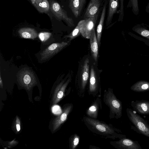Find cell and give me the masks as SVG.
<instances>
[{
	"instance_id": "cell-1",
	"label": "cell",
	"mask_w": 149,
	"mask_h": 149,
	"mask_svg": "<svg viewBox=\"0 0 149 149\" xmlns=\"http://www.w3.org/2000/svg\"><path fill=\"white\" fill-rule=\"evenodd\" d=\"M82 121L90 131L102 138L115 140L126 137L120 130L111 124L87 116H83Z\"/></svg>"
},
{
	"instance_id": "cell-2",
	"label": "cell",
	"mask_w": 149,
	"mask_h": 149,
	"mask_svg": "<svg viewBox=\"0 0 149 149\" xmlns=\"http://www.w3.org/2000/svg\"><path fill=\"white\" fill-rule=\"evenodd\" d=\"M103 101L109 108V117L110 119H118L122 116V103L116 97L113 89L109 88L104 90Z\"/></svg>"
},
{
	"instance_id": "cell-3",
	"label": "cell",
	"mask_w": 149,
	"mask_h": 149,
	"mask_svg": "<svg viewBox=\"0 0 149 149\" xmlns=\"http://www.w3.org/2000/svg\"><path fill=\"white\" fill-rule=\"evenodd\" d=\"M126 111L129 120L140 133L149 137V125L147 122L134 110L128 108Z\"/></svg>"
},
{
	"instance_id": "cell-4",
	"label": "cell",
	"mask_w": 149,
	"mask_h": 149,
	"mask_svg": "<svg viewBox=\"0 0 149 149\" xmlns=\"http://www.w3.org/2000/svg\"><path fill=\"white\" fill-rule=\"evenodd\" d=\"M17 75L19 84L27 90H30L37 83L34 73L28 68H22L19 72Z\"/></svg>"
},
{
	"instance_id": "cell-5",
	"label": "cell",
	"mask_w": 149,
	"mask_h": 149,
	"mask_svg": "<svg viewBox=\"0 0 149 149\" xmlns=\"http://www.w3.org/2000/svg\"><path fill=\"white\" fill-rule=\"evenodd\" d=\"M50 6V11L57 19L63 20L69 26L73 27L74 26L72 18L68 16L66 12L62 8L58 3L51 0Z\"/></svg>"
},
{
	"instance_id": "cell-6",
	"label": "cell",
	"mask_w": 149,
	"mask_h": 149,
	"mask_svg": "<svg viewBox=\"0 0 149 149\" xmlns=\"http://www.w3.org/2000/svg\"><path fill=\"white\" fill-rule=\"evenodd\" d=\"M88 93L89 95L94 97H101L102 95L100 85L96 76L95 70L92 66L90 70Z\"/></svg>"
},
{
	"instance_id": "cell-7",
	"label": "cell",
	"mask_w": 149,
	"mask_h": 149,
	"mask_svg": "<svg viewBox=\"0 0 149 149\" xmlns=\"http://www.w3.org/2000/svg\"><path fill=\"white\" fill-rule=\"evenodd\" d=\"M97 15L94 17H90L80 21L81 34L84 37L89 39L91 33L95 29Z\"/></svg>"
},
{
	"instance_id": "cell-8",
	"label": "cell",
	"mask_w": 149,
	"mask_h": 149,
	"mask_svg": "<svg viewBox=\"0 0 149 149\" xmlns=\"http://www.w3.org/2000/svg\"><path fill=\"white\" fill-rule=\"evenodd\" d=\"M68 45L65 42L53 43L43 50L40 54L41 59L47 60L56 55Z\"/></svg>"
},
{
	"instance_id": "cell-9",
	"label": "cell",
	"mask_w": 149,
	"mask_h": 149,
	"mask_svg": "<svg viewBox=\"0 0 149 149\" xmlns=\"http://www.w3.org/2000/svg\"><path fill=\"white\" fill-rule=\"evenodd\" d=\"M111 145L117 149H142L138 142L126 137L109 142Z\"/></svg>"
},
{
	"instance_id": "cell-10",
	"label": "cell",
	"mask_w": 149,
	"mask_h": 149,
	"mask_svg": "<svg viewBox=\"0 0 149 149\" xmlns=\"http://www.w3.org/2000/svg\"><path fill=\"white\" fill-rule=\"evenodd\" d=\"M89 60L87 58L85 60L82 67L80 84L77 90L78 95L83 97L85 95V89L89 73Z\"/></svg>"
},
{
	"instance_id": "cell-11",
	"label": "cell",
	"mask_w": 149,
	"mask_h": 149,
	"mask_svg": "<svg viewBox=\"0 0 149 149\" xmlns=\"http://www.w3.org/2000/svg\"><path fill=\"white\" fill-rule=\"evenodd\" d=\"M73 108L72 103H68L64 106L61 113L53 121V131H54L63 124L67 119L68 117Z\"/></svg>"
},
{
	"instance_id": "cell-12",
	"label": "cell",
	"mask_w": 149,
	"mask_h": 149,
	"mask_svg": "<svg viewBox=\"0 0 149 149\" xmlns=\"http://www.w3.org/2000/svg\"><path fill=\"white\" fill-rule=\"evenodd\" d=\"M102 109V100L100 97H97L86 109V113L87 116L97 119L100 111Z\"/></svg>"
},
{
	"instance_id": "cell-13",
	"label": "cell",
	"mask_w": 149,
	"mask_h": 149,
	"mask_svg": "<svg viewBox=\"0 0 149 149\" xmlns=\"http://www.w3.org/2000/svg\"><path fill=\"white\" fill-rule=\"evenodd\" d=\"M70 81V79H68L65 81H61L56 88L54 95L53 103L56 104L63 98L64 95L65 90Z\"/></svg>"
},
{
	"instance_id": "cell-14",
	"label": "cell",
	"mask_w": 149,
	"mask_h": 149,
	"mask_svg": "<svg viewBox=\"0 0 149 149\" xmlns=\"http://www.w3.org/2000/svg\"><path fill=\"white\" fill-rule=\"evenodd\" d=\"M131 105L138 113L143 115L149 114V101L146 100L132 101Z\"/></svg>"
},
{
	"instance_id": "cell-15",
	"label": "cell",
	"mask_w": 149,
	"mask_h": 149,
	"mask_svg": "<svg viewBox=\"0 0 149 149\" xmlns=\"http://www.w3.org/2000/svg\"><path fill=\"white\" fill-rule=\"evenodd\" d=\"M101 0H91L84 15V18L93 17L97 15Z\"/></svg>"
},
{
	"instance_id": "cell-16",
	"label": "cell",
	"mask_w": 149,
	"mask_h": 149,
	"mask_svg": "<svg viewBox=\"0 0 149 149\" xmlns=\"http://www.w3.org/2000/svg\"><path fill=\"white\" fill-rule=\"evenodd\" d=\"M89 39L92 56L94 60L96 62L98 55V45L95 29L91 33Z\"/></svg>"
},
{
	"instance_id": "cell-17",
	"label": "cell",
	"mask_w": 149,
	"mask_h": 149,
	"mask_svg": "<svg viewBox=\"0 0 149 149\" xmlns=\"http://www.w3.org/2000/svg\"><path fill=\"white\" fill-rule=\"evenodd\" d=\"M18 33L20 37L22 38L34 39L37 36V32L33 28L24 27L20 29Z\"/></svg>"
},
{
	"instance_id": "cell-18",
	"label": "cell",
	"mask_w": 149,
	"mask_h": 149,
	"mask_svg": "<svg viewBox=\"0 0 149 149\" xmlns=\"http://www.w3.org/2000/svg\"><path fill=\"white\" fill-rule=\"evenodd\" d=\"M118 6V0H109V8L107 20V25L111 22L113 16Z\"/></svg>"
},
{
	"instance_id": "cell-19",
	"label": "cell",
	"mask_w": 149,
	"mask_h": 149,
	"mask_svg": "<svg viewBox=\"0 0 149 149\" xmlns=\"http://www.w3.org/2000/svg\"><path fill=\"white\" fill-rule=\"evenodd\" d=\"M33 5L40 13H47L50 9V4L47 0H35Z\"/></svg>"
},
{
	"instance_id": "cell-20",
	"label": "cell",
	"mask_w": 149,
	"mask_h": 149,
	"mask_svg": "<svg viewBox=\"0 0 149 149\" xmlns=\"http://www.w3.org/2000/svg\"><path fill=\"white\" fill-rule=\"evenodd\" d=\"M132 91L136 92H143L149 91V82L145 81H139L130 87Z\"/></svg>"
},
{
	"instance_id": "cell-21",
	"label": "cell",
	"mask_w": 149,
	"mask_h": 149,
	"mask_svg": "<svg viewBox=\"0 0 149 149\" xmlns=\"http://www.w3.org/2000/svg\"><path fill=\"white\" fill-rule=\"evenodd\" d=\"M106 8V4H105L103 7L100 22L97 29V39L98 45L100 44Z\"/></svg>"
},
{
	"instance_id": "cell-22",
	"label": "cell",
	"mask_w": 149,
	"mask_h": 149,
	"mask_svg": "<svg viewBox=\"0 0 149 149\" xmlns=\"http://www.w3.org/2000/svg\"><path fill=\"white\" fill-rule=\"evenodd\" d=\"M132 30L142 36L149 39V30L142 24H137L133 27Z\"/></svg>"
},
{
	"instance_id": "cell-23",
	"label": "cell",
	"mask_w": 149,
	"mask_h": 149,
	"mask_svg": "<svg viewBox=\"0 0 149 149\" xmlns=\"http://www.w3.org/2000/svg\"><path fill=\"white\" fill-rule=\"evenodd\" d=\"M80 4V0H69L70 8L76 17L79 15Z\"/></svg>"
},
{
	"instance_id": "cell-24",
	"label": "cell",
	"mask_w": 149,
	"mask_h": 149,
	"mask_svg": "<svg viewBox=\"0 0 149 149\" xmlns=\"http://www.w3.org/2000/svg\"><path fill=\"white\" fill-rule=\"evenodd\" d=\"M80 140V137L77 134L74 133L69 138V147L70 149H75L78 146Z\"/></svg>"
},
{
	"instance_id": "cell-25",
	"label": "cell",
	"mask_w": 149,
	"mask_h": 149,
	"mask_svg": "<svg viewBox=\"0 0 149 149\" xmlns=\"http://www.w3.org/2000/svg\"><path fill=\"white\" fill-rule=\"evenodd\" d=\"M127 7L131 8L132 12L134 15H137L139 14L138 0H129Z\"/></svg>"
},
{
	"instance_id": "cell-26",
	"label": "cell",
	"mask_w": 149,
	"mask_h": 149,
	"mask_svg": "<svg viewBox=\"0 0 149 149\" xmlns=\"http://www.w3.org/2000/svg\"><path fill=\"white\" fill-rule=\"evenodd\" d=\"M80 28V22L79 21L78 23L77 26L69 34L66 36L65 37L69 38L70 40L75 38L81 34Z\"/></svg>"
},
{
	"instance_id": "cell-27",
	"label": "cell",
	"mask_w": 149,
	"mask_h": 149,
	"mask_svg": "<svg viewBox=\"0 0 149 149\" xmlns=\"http://www.w3.org/2000/svg\"><path fill=\"white\" fill-rule=\"evenodd\" d=\"M52 33L48 32H41L38 34V37L42 42H44L47 40L51 36Z\"/></svg>"
},
{
	"instance_id": "cell-28",
	"label": "cell",
	"mask_w": 149,
	"mask_h": 149,
	"mask_svg": "<svg viewBox=\"0 0 149 149\" xmlns=\"http://www.w3.org/2000/svg\"><path fill=\"white\" fill-rule=\"evenodd\" d=\"M124 0H120V6L119 11V16L118 21H122L123 20L124 15Z\"/></svg>"
},
{
	"instance_id": "cell-29",
	"label": "cell",
	"mask_w": 149,
	"mask_h": 149,
	"mask_svg": "<svg viewBox=\"0 0 149 149\" xmlns=\"http://www.w3.org/2000/svg\"><path fill=\"white\" fill-rule=\"evenodd\" d=\"M58 106L55 105L52 107V111L53 113L55 114H60L58 113Z\"/></svg>"
},
{
	"instance_id": "cell-30",
	"label": "cell",
	"mask_w": 149,
	"mask_h": 149,
	"mask_svg": "<svg viewBox=\"0 0 149 149\" xmlns=\"http://www.w3.org/2000/svg\"><path fill=\"white\" fill-rule=\"evenodd\" d=\"M86 0H80V4L79 11V15L80 14L81 11L85 3Z\"/></svg>"
},
{
	"instance_id": "cell-31",
	"label": "cell",
	"mask_w": 149,
	"mask_h": 149,
	"mask_svg": "<svg viewBox=\"0 0 149 149\" xmlns=\"http://www.w3.org/2000/svg\"><path fill=\"white\" fill-rule=\"evenodd\" d=\"M16 127L17 131H19L20 129V122L19 118L17 117L16 120Z\"/></svg>"
},
{
	"instance_id": "cell-32",
	"label": "cell",
	"mask_w": 149,
	"mask_h": 149,
	"mask_svg": "<svg viewBox=\"0 0 149 149\" xmlns=\"http://www.w3.org/2000/svg\"><path fill=\"white\" fill-rule=\"evenodd\" d=\"M89 148L90 149H101L100 148L96 146H93L92 145H90L89 146Z\"/></svg>"
},
{
	"instance_id": "cell-33",
	"label": "cell",
	"mask_w": 149,
	"mask_h": 149,
	"mask_svg": "<svg viewBox=\"0 0 149 149\" xmlns=\"http://www.w3.org/2000/svg\"><path fill=\"white\" fill-rule=\"evenodd\" d=\"M146 12L148 13H149V2L148 3L145 8Z\"/></svg>"
},
{
	"instance_id": "cell-34",
	"label": "cell",
	"mask_w": 149,
	"mask_h": 149,
	"mask_svg": "<svg viewBox=\"0 0 149 149\" xmlns=\"http://www.w3.org/2000/svg\"><path fill=\"white\" fill-rule=\"evenodd\" d=\"M0 85L1 87L3 88V81L1 79V73L0 72Z\"/></svg>"
},
{
	"instance_id": "cell-35",
	"label": "cell",
	"mask_w": 149,
	"mask_h": 149,
	"mask_svg": "<svg viewBox=\"0 0 149 149\" xmlns=\"http://www.w3.org/2000/svg\"><path fill=\"white\" fill-rule=\"evenodd\" d=\"M32 4H33L34 3L35 1V0H31Z\"/></svg>"
}]
</instances>
